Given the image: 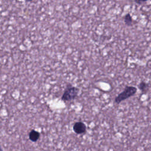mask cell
<instances>
[{
	"label": "cell",
	"mask_w": 151,
	"mask_h": 151,
	"mask_svg": "<svg viewBox=\"0 0 151 151\" xmlns=\"http://www.w3.org/2000/svg\"><path fill=\"white\" fill-rule=\"evenodd\" d=\"M74 132L77 134H83L86 130V126L84 123L81 122H78L74 123L73 127Z\"/></svg>",
	"instance_id": "cell-3"
},
{
	"label": "cell",
	"mask_w": 151,
	"mask_h": 151,
	"mask_svg": "<svg viewBox=\"0 0 151 151\" xmlns=\"http://www.w3.org/2000/svg\"><path fill=\"white\" fill-rule=\"evenodd\" d=\"M40 133L35 130H32L29 133V139L32 142H36L40 138Z\"/></svg>",
	"instance_id": "cell-4"
},
{
	"label": "cell",
	"mask_w": 151,
	"mask_h": 151,
	"mask_svg": "<svg viewBox=\"0 0 151 151\" xmlns=\"http://www.w3.org/2000/svg\"><path fill=\"white\" fill-rule=\"evenodd\" d=\"M137 92V88L134 86H126L124 90L120 93L114 100L117 104H119L122 101L134 96Z\"/></svg>",
	"instance_id": "cell-1"
},
{
	"label": "cell",
	"mask_w": 151,
	"mask_h": 151,
	"mask_svg": "<svg viewBox=\"0 0 151 151\" xmlns=\"http://www.w3.org/2000/svg\"><path fill=\"white\" fill-rule=\"evenodd\" d=\"M124 21L126 25L127 26H132L133 23V19L132 16L129 13L127 14L124 17Z\"/></svg>",
	"instance_id": "cell-6"
},
{
	"label": "cell",
	"mask_w": 151,
	"mask_h": 151,
	"mask_svg": "<svg viewBox=\"0 0 151 151\" xmlns=\"http://www.w3.org/2000/svg\"><path fill=\"white\" fill-rule=\"evenodd\" d=\"M147 1H143V0H139V1H134V2L139 4V5H141L142 4H143V3H145Z\"/></svg>",
	"instance_id": "cell-7"
},
{
	"label": "cell",
	"mask_w": 151,
	"mask_h": 151,
	"mask_svg": "<svg viewBox=\"0 0 151 151\" xmlns=\"http://www.w3.org/2000/svg\"><path fill=\"white\" fill-rule=\"evenodd\" d=\"M138 87L141 90V91L142 93H146L148 91L149 89V84L147 83H146L145 81H141L139 85H138Z\"/></svg>",
	"instance_id": "cell-5"
},
{
	"label": "cell",
	"mask_w": 151,
	"mask_h": 151,
	"mask_svg": "<svg viewBox=\"0 0 151 151\" xmlns=\"http://www.w3.org/2000/svg\"><path fill=\"white\" fill-rule=\"evenodd\" d=\"M78 91L79 89L76 87H68L65 90L61 97V100L65 101L73 100L77 96Z\"/></svg>",
	"instance_id": "cell-2"
}]
</instances>
